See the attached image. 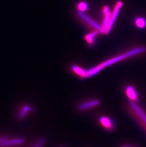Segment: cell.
<instances>
[{"label":"cell","mask_w":146,"mask_h":147,"mask_svg":"<svg viewBox=\"0 0 146 147\" xmlns=\"http://www.w3.org/2000/svg\"><path fill=\"white\" fill-rule=\"evenodd\" d=\"M135 24L138 28L143 29L146 27V20L143 17H138L135 20Z\"/></svg>","instance_id":"obj_12"},{"label":"cell","mask_w":146,"mask_h":147,"mask_svg":"<svg viewBox=\"0 0 146 147\" xmlns=\"http://www.w3.org/2000/svg\"><path fill=\"white\" fill-rule=\"evenodd\" d=\"M110 12V10H109V8L108 6L104 5L103 6L102 9V13L103 16H105L109 13Z\"/></svg>","instance_id":"obj_16"},{"label":"cell","mask_w":146,"mask_h":147,"mask_svg":"<svg viewBox=\"0 0 146 147\" xmlns=\"http://www.w3.org/2000/svg\"><path fill=\"white\" fill-rule=\"evenodd\" d=\"M124 92L130 101L136 103L139 100V95L135 88L131 85H128L124 88Z\"/></svg>","instance_id":"obj_7"},{"label":"cell","mask_w":146,"mask_h":147,"mask_svg":"<svg viewBox=\"0 0 146 147\" xmlns=\"http://www.w3.org/2000/svg\"><path fill=\"white\" fill-rule=\"evenodd\" d=\"M100 33L98 31H92L89 33H87L84 36V40L87 42L88 45H94V42L95 38Z\"/></svg>","instance_id":"obj_10"},{"label":"cell","mask_w":146,"mask_h":147,"mask_svg":"<svg viewBox=\"0 0 146 147\" xmlns=\"http://www.w3.org/2000/svg\"><path fill=\"white\" fill-rule=\"evenodd\" d=\"M98 121L100 126L107 131L111 132L115 129V122L111 117L102 115L99 117Z\"/></svg>","instance_id":"obj_4"},{"label":"cell","mask_w":146,"mask_h":147,"mask_svg":"<svg viewBox=\"0 0 146 147\" xmlns=\"http://www.w3.org/2000/svg\"><path fill=\"white\" fill-rule=\"evenodd\" d=\"M47 140L44 138H41L38 139L30 147H43L45 145Z\"/></svg>","instance_id":"obj_15"},{"label":"cell","mask_w":146,"mask_h":147,"mask_svg":"<svg viewBox=\"0 0 146 147\" xmlns=\"http://www.w3.org/2000/svg\"><path fill=\"white\" fill-rule=\"evenodd\" d=\"M121 147H139L138 146H133V145H128V144H124L122 145Z\"/></svg>","instance_id":"obj_17"},{"label":"cell","mask_w":146,"mask_h":147,"mask_svg":"<svg viewBox=\"0 0 146 147\" xmlns=\"http://www.w3.org/2000/svg\"><path fill=\"white\" fill-rule=\"evenodd\" d=\"M125 108L136 122L146 132V113L136 103L129 101Z\"/></svg>","instance_id":"obj_2"},{"label":"cell","mask_w":146,"mask_h":147,"mask_svg":"<svg viewBox=\"0 0 146 147\" xmlns=\"http://www.w3.org/2000/svg\"><path fill=\"white\" fill-rule=\"evenodd\" d=\"M123 3L121 1H118L116 2L113 11L112 12V14L111 16L110 21L109 22V25L107 28H106L104 34H108L112 30L115 21L116 20L117 16H118L119 13L120 12V10L121 7L123 6Z\"/></svg>","instance_id":"obj_5"},{"label":"cell","mask_w":146,"mask_h":147,"mask_svg":"<svg viewBox=\"0 0 146 147\" xmlns=\"http://www.w3.org/2000/svg\"><path fill=\"white\" fill-rule=\"evenodd\" d=\"M76 14L78 18L86 24V25H87L89 28L93 30V31H98L101 34H104L101 25H100L91 17L88 16L84 12L79 11L78 10L76 11Z\"/></svg>","instance_id":"obj_3"},{"label":"cell","mask_w":146,"mask_h":147,"mask_svg":"<svg viewBox=\"0 0 146 147\" xmlns=\"http://www.w3.org/2000/svg\"><path fill=\"white\" fill-rule=\"evenodd\" d=\"M71 71L79 79L83 80L86 69L77 65H73L70 67Z\"/></svg>","instance_id":"obj_9"},{"label":"cell","mask_w":146,"mask_h":147,"mask_svg":"<svg viewBox=\"0 0 146 147\" xmlns=\"http://www.w3.org/2000/svg\"><path fill=\"white\" fill-rule=\"evenodd\" d=\"M76 7L78 11L84 12L88 9V4L85 1H81L77 3Z\"/></svg>","instance_id":"obj_14"},{"label":"cell","mask_w":146,"mask_h":147,"mask_svg":"<svg viewBox=\"0 0 146 147\" xmlns=\"http://www.w3.org/2000/svg\"><path fill=\"white\" fill-rule=\"evenodd\" d=\"M146 52V47L140 46L131 49L125 53H123L118 55L112 57L108 60L102 61V63L95 66L86 69L85 74L83 80L87 79L96 75L105 68L112 65L120 61L130 58L135 56L139 55Z\"/></svg>","instance_id":"obj_1"},{"label":"cell","mask_w":146,"mask_h":147,"mask_svg":"<svg viewBox=\"0 0 146 147\" xmlns=\"http://www.w3.org/2000/svg\"><path fill=\"white\" fill-rule=\"evenodd\" d=\"M112 14V12H110L109 13H108L106 15L103 16V21H102V24L101 25V26L102 27L104 33H105V31L106 30V28H107L108 26L109 25V22L110 21L111 16Z\"/></svg>","instance_id":"obj_13"},{"label":"cell","mask_w":146,"mask_h":147,"mask_svg":"<svg viewBox=\"0 0 146 147\" xmlns=\"http://www.w3.org/2000/svg\"></svg>","instance_id":"obj_18"},{"label":"cell","mask_w":146,"mask_h":147,"mask_svg":"<svg viewBox=\"0 0 146 147\" xmlns=\"http://www.w3.org/2000/svg\"><path fill=\"white\" fill-rule=\"evenodd\" d=\"M24 139L21 138L7 139L6 138L4 142L0 144V147H11L17 146L23 143Z\"/></svg>","instance_id":"obj_8"},{"label":"cell","mask_w":146,"mask_h":147,"mask_svg":"<svg viewBox=\"0 0 146 147\" xmlns=\"http://www.w3.org/2000/svg\"><path fill=\"white\" fill-rule=\"evenodd\" d=\"M35 111V109L33 107H30L29 105H24L21 107V110H19L18 113V118L19 119H21L24 118L27 113L29 111Z\"/></svg>","instance_id":"obj_11"},{"label":"cell","mask_w":146,"mask_h":147,"mask_svg":"<svg viewBox=\"0 0 146 147\" xmlns=\"http://www.w3.org/2000/svg\"><path fill=\"white\" fill-rule=\"evenodd\" d=\"M100 101L98 99H89L80 103L78 105L77 109L80 111H84L94 108L99 105Z\"/></svg>","instance_id":"obj_6"}]
</instances>
